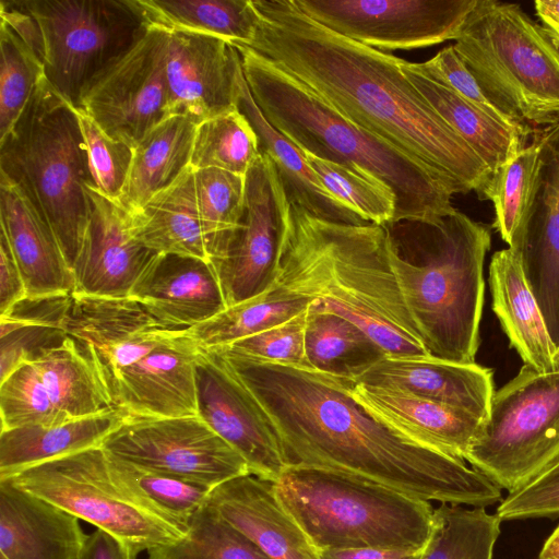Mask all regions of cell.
Instances as JSON below:
<instances>
[{
    "label": "cell",
    "mask_w": 559,
    "mask_h": 559,
    "mask_svg": "<svg viewBox=\"0 0 559 559\" xmlns=\"http://www.w3.org/2000/svg\"><path fill=\"white\" fill-rule=\"evenodd\" d=\"M195 383L198 415L246 461L251 475L276 481L287 467L278 437L219 350L202 348Z\"/></svg>",
    "instance_id": "16"
},
{
    "label": "cell",
    "mask_w": 559,
    "mask_h": 559,
    "mask_svg": "<svg viewBox=\"0 0 559 559\" xmlns=\"http://www.w3.org/2000/svg\"><path fill=\"white\" fill-rule=\"evenodd\" d=\"M214 349L267 415L287 467L349 474L426 501L485 508L501 500V488L464 461L368 414L349 393V378Z\"/></svg>",
    "instance_id": "1"
},
{
    "label": "cell",
    "mask_w": 559,
    "mask_h": 559,
    "mask_svg": "<svg viewBox=\"0 0 559 559\" xmlns=\"http://www.w3.org/2000/svg\"><path fill=\"white\" fill-rule=\"evenodd\" d=\"M501 520L484 507L441 503L420 559H492Z\"/></svg>",
    "instance_id": "36"
},
{
    "label": "cell",
    "mask_w": 559,
    "mask_h": 559,
    "mask_svg": "<svg viewBox=\"0 0 559 559\" xmlns=\"http://www.w3.org/2000/svg\"><path fill=\"white\" fill-rule=\"evenodd\" d=\"M165 32L148 28L86 87L78 107L111 139L132 148L169 117L164 71Z\"/></svg>",
    "instance_id": "15"
},
{
    "label": "cell",
    "mask_w": 559,
    "mask_h": 559,
    "mask_svg": "<svg viewBox=\"0 0 559 559\" xmlns=\"http://www.w3.org/2000/svg\"><path fill=\"white\" fill-rule=\"evenodd\" d=\"M200 221L211 261L226 252L240 225L245 207L246 176L217 168L193 170Z\"/></svg>",
    "instance_id": "39"
},
{
    "label": "cell",
    "mask_w": 559,
    "mask_h": 559,
    "mask_svg": "<svg viewBox=\"0 0 559 559\" xmlns=\"http://www.w3.org/2000/svg\"><path fill=\"white\" fill-rule=\"evenodd\" d=\"M234 46L249 91L269 123L302 152L383 181L396 198L392 221L433 219L454 210L455 189L432 168L350 122L251 48Z\"/></svg>",
    "instance_id": "5"
},
{
    "label": "cell",
    "mask_w": 559,
    "mask_h": 559,
    "mask_svg": "<svg viewBox=\"0 0 559 559\" xmlns=\"http://www.w3.org/2000/svg\"><path fill=\"white\" fill-rule=\"evenodd\" d=\"M0 414L1 430L73 420L55 407L32 361L23 362L0 381Z\"/></svg>",
    "instance_id": "44"
},
{
    "label": "cell",
    "mask_w": 559,
    "mask_h": 559,
    "mask_svg": "<svg viewBox=\"0 0 559 559\" xmlns=\"http://www.w3.org/2000/svg\"><path fill=\"white\" fill-rule=\"evenodd\" d=\"M55 407L67 418L78 419L115 408L91 350L70 336L31 360Z\"/></svg>",
    "instance_id": "30"
},
{
    "label": "cell",
    "mask_w": 559,
    "mask_h": 559,
    "mask_svg": "<svg viewBox=\"0 0 559 559\" xmlns=\"http://www.w3.org/2000/svg\"><path fill=\"white\" fill-rule=\"evenodd\" d=\"M237 107L253 127L261 153L275 166L289 204H297L328 221L354 225L368 223L331 195L309 166L305 153L269 123L255 104L243 75Z\"/></svg>",
    "instance_id": "27"
},
{
    "label": "cell",
    "mask_w": 559,
    "mask_h": 559,
    "mask_svg": "<svg viewBox=\"0 0 559 559\" xmlns=\"http://www.w3.org/2000/svg\"><path fill=\"white\" fill-rule=\"evenodd\" d=\"M407 66L417 74L451 90L491 117L510 126L531 129L512 121L488 99L453 45L441 49L435 57L425 62L412 63L407 61Z\"/></svg>",
    "instance_id": "47"
},
{
    "label": "cell",
    "mask_w": 559,
    "mask_h": 559,
    "mask_svg": "<svg viewBox=\"0 0 559 559\" xmlns=\"http://www.w3.org/2000/svg\"><path fill=\"white\" fill-rule=\"evenodd\" d=\"M9 479L110 534L136 555L177 542L187 532L120 485L102 447L34 465Z\"/></svg>",
    "instance_id": "10"
},
{
    "label": "cell",
    "mask_w": 559,
    "mask_h": 559,
    "mask_svg": "<svg viewBox=\"0 0 559 559\" xmlns=\"http://www.w3.org/2000/svg\"><path fill=\"white\" fill-rule=\"evenodd\" d=\"M164 71L169 117L201 122L237 109L243 73L233 44L199 33L165 32Z\"/></svg>",
    "instance_id": "18"
},
{
    "label": "cell",
    "mask_w": 559,
    "mask_h": 559,
    "mask_svg": "<svg viewBox=\"0 0 559 559\" xmlns=\"http://www.w3.org/2000/svg\"><path fill=\"white\" fill-rule=\"evenodd\" d=\"M289 203L278 173L263 153L246 175L240 225L214 266L227 307L270 289L281 274Z\"/></svg>",
    "instance_id": "14"
},
{
    "label": "cell",
    "mask_w": 559,
    "mask_h": 559,
    "mask_svg": "<svg viewBox=\"0 0 559 559\" xmlns=\"http://www.w3.org/2000/svg\"><path fill=\"white\" fill-rule=\"evenodd\" d=\"M356 382L397 389L463 409L484 424L495 394L491 369L432 356H385L353 378Z\"/></svg>",
    "instance_id": "22"
},
{
    "label": "cell",
    "mask_w": 559,
    "mask_h": 559,
    "mask_svg": "<svg viewBox=\"0 0 559 559\" xmlns=\"http://www.w3.org/2000/svg\"><path fill=\"white\" fill-rule=\"evenodd\" d=\"M129 297L175 330H188L227 308L213 262L173 253H156Z\"/></svg>",
    "instance_id": "20"
},
{
    "label": "cell",
    "mask_w": 559,
    "mask_h": 559,
    "mask_svg": "<svg viewBox=\"0 0 559 559\" xmlns=\"http://www.w3.org/2000/svg\"><path fill=\"white\" fill-rule=\"evenodd\" d=\"M330 31L378 50H409L457 37L477 0H293Z\"/></svg>",
    "instance_id": "13"
},
{
    "label": "cell",
    "mask_w": 559,
    "mask_h": 559,
    "mask_svg": "<svg viewBox=\"0 0 559 559\" xmlns=\"http://www.w3.org/2000/svg\"><path fill=\"white\" fill-rule=\"evenodd\" d=\"M382 226L391 270L428 354L475 362L490 228L455 209L433 219Z\"/></svg>",
    "instance_id": "4"
},
{
    "label": "cell",
    "mask_w": 559,
    "mask_h": 559,
    "mask_svg": "<svg viewBox=\"0 0 559 559\" xmlns=\"http://www.w3.org/2000/svg\"><path fill=\"white\" fill-rule=\"evenodd\" d=\"M129 218L135 238L147 249L211 261L191 166L173 185L129 214Z\"/></svg>",
    "instance_id": "28"
},
{
    "label": "cell",
    "mask_w": 559,
    "mask_h": 559,
    "mask_svg": "<svg viewBox=\"0 0 559 559\" xmlns=\"http://www.w3.org/2000/svg\"><path fill=\"white\" fill-rule=\"evenodd\" d=\"M274 491L313 547L424 549L432 526L429 501L340 472L288 466Z\"/></svg>",
    "instance_id": "6"
},
{
    "label": "cell",
    "mask_w": 559,
    "mask_h": 559,
    "mask_svg": "<svg viewBox=\"0 0 559 559\" xmlns=\"http://www.w3.org/2000/svg\"><path fill=\"white\" fill-rule=\"evenodd\" d=\"M453 46L512 121L546 128L559 122V50L519 4L477 0Z\"/></svg>",
    "instance_id": "8"
},
{
    "label": "cell",
    "mask_w": 559,
    "mask_h": 559,
    "mask_svg": "<svg viewBox=\"0 0 559 559\" xmlns=\"http://www.w3.org/2000/svg\"><path fill=\"white\" fill-rule=\"evenodd\" d=\"M0 223L21 270L27 298L70 296L75 277L59 241L26 193L0 174Z\"/></svg>",
    "instance_id": "23"
},
{
    "label": "cell",
    "mask_w": 559,
    "mask_h": 559,
    "mask_svg": "<svg viewBox=\"0 0 559 559\" xmlns=\"http://www.w3.org/2000/svg\"><path fill=\"white\" fill-rule=\"evenodd\" d=\"M94 185L107 198L117 201L127 181L133 148L108 136L81 107L73 106Z\"/></svg>",
    "instance_id": "45"
},
{
    "label": "cell",
    "mask_w": 559,
    "mask_h": 559,
    "mask_svg": "<svg viewBox=\"0 0 559 559\" xmlns=\"http://www.w3.org/2000/svg\"><path fill=\"white\" fill-rule=\"evenodd\" d=\"M0 174L26 193L73 267L91 216L86 186L94 181L73 105L46 78L0 141Z\"/></svg>",
    "instance_id": "7"
},
{
    "label": "cell",
    "mask_w": 559,
    "mask_h": 559,
    "mask_svg": "<svg viewBox=\"0 0 559 559\" xmlns=\"http://www.w3.org/2000/svg\"><path fill=\"white\" fill-rule=\"evenodd\" d=\"M86 537L76 516L0 479V559H76Z\"/></svg>",
    "instance_id": "25"
},
{
    "label": "cell",
    "mask_w": 559,
    "mask_h": 559,
    "mask_svg": "<svg viewBox=\"0 0 559 559\" xmlns=\"http://www.w3.org/2000/svg\"><path fill=\"white\" fill-rule=\"evenodd\" d=\"M91 204L88 227L73 264V294L124 298L156 252L134 236L128 212L86 186Z\"/></svg>",
    "instance_id": "19"
},
{
    "label": "cell",
    "mask_w": 559,
    "mask_h": 559,
    "mask_svg": "<svg viewBox=\"0 0 559 559\" xmlns=\"http://www.w3.org/2000/svg\"><path fill=\"white\" fill-rule=\"evenodd\" d=\"M41 39L47 81L78 107L88 84L147 31L132 0H23Z\"/></svg>",
    "instance_id": "11"
},
{
    "label": "cell",
    "mask_w": 559,
    "mask_h": 559,
    "mask_svg": "<svg viewBox=\"0 0 559 559\" xmlns=\"http://www.w3.org/2000/svg\"><path fill=\"white\" fill-rule=\"evenodd\" d=\"M260 156L258 135L237 107L198 123L190 166L246 176Z\"/></svg>",
    "instance_id": "38"
},
{
    "label": "cell",
    "mask_w": 559,
    "mask_h": 559,
    "mask_svg": "<svg viewBox=\"0 0 559 559\" xmlns=\"http://www.w3.org/2000/svg\"><path fill=\"white\" fill-rule=\"evenodd\" d=\"M245 45L310 88L350 122L426 164L456 193L481 194L492 173L404 73L402 59L336 34L293 0H252Z\"/></svg>",
    "instance_id": "2"
},
{
    "label": "cell",
    "mask_w": 559,
    "mask_h": 559,
    "mask_svg": "<svg viewBox=\"0 0 559 559\" xmlns=\"http://www.w3.org/2000/svg\"><path fill=\"white\" fill-rule=\"evenodd\" d=\"M278 281L355 323L385 356H430L391 270L381 225L328 221L289 204Z\"/></svg>",
    "instance_id": "3"
},
{
    "label": "cell",
    "mask_w": 559,
    "mask_h": 559,
    "mask_svg": "<svg viewBox=\"0 0 559 559\" xmlns=\"http://www.w3.org/2000/svg\"><path fill=\"white\" fill-rule=\"evenodd\" d=\"M306 355L311 369L352 379L385 357L359 326L316 299L307 312Z\"/></svg>",
    "instance_id": "34"
},
{
    "label": "cell",
    "mask_w": 559,
    "mask_h": 559,
    "mask_svg": "<svg viewBox=\"0 0 559 559\" xmlns=\"http://www.w3.org/2000/svg\"><path fill=\"white\" fill-rule=\"evenodd\" d=\"M538 159L527 211L509 246L559 349V122L537 139Z\"/></svg>",
    "instance_id": "17"
},
{
    "label": "cell",
    "mask_w": 559,
    "mask_h": 559,
    "mask_svg": "<svg viewBox=\"0 0 559 559\" xmlns=\"http://www.w3.org/2000/svg\"><path fill=\"white\" fill-rule=\"evenodd\" d=\"M538 559H559V526L547 538Z\"/></svg>",
    "instance_id": "53"
},
{
    "label": "cell",
    "mask_w": 559,
    "mask_h": 559,
    "mask_svg": "<svg viewBox=\"0 0 559 559\" xmlns=\"http://www.w3.org/2000/svg\"><path fill=\"white\" fill-rule=\"evenodd\" d=\"M559 457V369L531 366L495 392L488 420L465 461L509 493Z\"/></svg>",
    "instance_id": "9"
},
{
    "label": "cell",
    "mask_w": 559,
    "mask_h": 559,
    "mask_svg": "<svg viewBox=\"0 0 559 559\" xmlns=\"http://www.w3.org/2000/svg\"><path fill=\"white\" fill-rule=\"evenodd\" d=\"M307 312L308 309L281 324L218 349L275 364L311 369L306 355Z\"/></svg>",
    "instance_id": "46"
},
{
    "label": "cell",
    "mask_w": 559,
    "mask_h": 559,
    "mask_svg": "<svg viewBox=\"0 0 559 559\" xmlns=\"http://www.w3.org/2000/svg\"><path fill=\"white\" fill-rule=\"evenodd\" d=\"M538 159L535 141L495 171L478 197L490 200L495 207L492 227L509 246L527 211L533 192Z\"/></svg>",
    "instance_id": "43"
},
{
    "label": "cell",
    "mask_w": 559,
    "mask_h": 559,
    "mask_svg": "<svg viewBox=\"0 0 559 559\" xmlns=\"http://www.w3.org/2000/svg\"><path fill=\"white\" fill-rule=\"evenodd\" d=\"M0 141L13 129L39 83L44 63L4 20L0 23Z\"/></svg>",
    "instance_id": "41"
},
{
    "label": "cell",
    "mask_w": 559,
    "mask_h": 559,
    "mask_svg": "<svg viewBox=\"0 0 559 559\" xmlns=\"http://www.w3.org/2000/svg\"><path fill=\"white\" fill-rule=\"evenodd\" d=\"M423 549L355 548L320 551V559H420Z\"/></svg>",
    "instance_id": "51"
},
{
    "label": "cell",
    "mask_w": 559,
    "mask_h": 559,
    "mask_svg": "<svg viewBox=\"0 0 559 559\" xmlns=\"http://www.w3.org/2000/svg\"><path fill=\"white\" fill-rule=\"evenodd\" d=\"M496 515L501 521L559 515V457L501 500Z\"/></svg>",
    "instance_id": "48"
},
{
    "label": "cell",
    "mask_w": 559,
    "mask_h": 559,
    "mask_svg": "<svg viewBox=\"0 0 559 559\" xmlns=\"http://www.w3.org/2000/svg\"><path fill=\"white\" fill-rule=\"evenodd\" d=\"M148 28L189 32L248 45L257 29L252 0H132Z\"/></svg>",
    "instance_id": "33"
},
{
    "label": "cell",
    "mask_w": 559,
    "mask_h": 559,
    "mask_svg": "<svg viewBox=\"0 0 559 559\" xmlns=\"http://www.w3.org/2000/svg\"><path fill=\"white\" fill-rule=\"evenodd\" d=\"M136 556L116 537L96 530L87 535L76 559H136Z\"/></svg>",
    "instance_id": "50"
},
{
    "label": "cell",
    "mask_w": 559,
    "mask_h": 559,
    "mask_svg": "<svg viewBox=\"0 0 559 559\" xmlns=\"http://www.w3.org/2000/svg\"><path fill=\"white\" fill-rule=\"evenodd\" d=\"M348 390L373 418L407 439L465 462L484 423L472 414L397 389L348 380Z\"/></svg>",
    "instance_id": "21"
},
{
    "label": "cell",
    "mask_w": 559,
    "mask_h": 559,
    "mask_svg": "<svg viewBox=\"0 0 559 559\" xmlns=\"http://www.w3.org/2000/svg\"><path fill=\"white\" fill-rule=\"evenodd\" d=\"M401 67L439 116L476 153L493 174L525 147L532 129L507 124L451 90L411 70L402 59Z\"/></svg>",
    "instance_id": "32"
},
{
    "label": "cell",
    "mask_w": 559,
    "mask_h": 559,
    "mask_svg": "<svg viewBox=\"0 0 559 559\" xmlns=\"http://www.w3.org/2000/svg\"><path fill=\"white\" fill-rule=\"evenodd\" d=\"M313 300L289 289L277 280L263 294L227 307L187 332L202 348H223L298 316Z\"/></svg>",
    "instance_id": "35"
},
{
    "label": "cell",
    "mask_w": 559,
    "mask_h": 559,
    "mask_svg": "<svg viewBox=\"0 0 559 559\" xmlns=\"http://www.w3.org/2000/svg\"><path fill=\"white\" fill-rule=\"evenodd\" d=\"M207 503L270 559H320L319 551L278 501L273 481L241 475L214 488Z\"/></svg>",
    "instance_id": "24"
},
{
    "label": "cell",
    "mask_w": 559,
    "mask_h": 559,
    "mask_svg": "<svg viewBox=\"0 0 559 559\" xmlns=\"http://www.w3.org/2000/svg\"><path fill=\"white\" fill-rule=\"evenodd\" d=\"M492 310L524 365L540 372L559 369V349L511 248L496 251L489 264Z\"/></svg>",
    "instance_id": "26"
},
{
    "label": "cell",
    "mask_w": 559,
    "mask_h": 559,
    "mask_svg": "<svg viewBox=\"0 0 559 559\" xmlns=\"http://www.w3.org/2000/svg\"><path fill=\"white\" fill-rule=\"evenodd\" d=\"M100 447L135 465L210 489L250 474L246 461L199 416L126 414Z\"/></svg>",
    "instance_id": "12"
},
{
    "label": "cell",
    "mask_w": 559,
    "mask_h": 559,
    "mask_svg": "<svg viewBox=\"0 0 559 559\" xmlns=\"http://www.w3.org/2000/svg\"><path fill=\"white\" fill-rule=\"evenodd\" d=\"M106 456L110 473L120 485L186 531L192 515L212 492L205 486L135 465L107 452Z\"/></svg>",
    "instance_id": "37"
},
{
    "label": "cell",
    "mask_w": 559,
    "mask_h": 559,
    "mask_svg": "<svg viewBox=\"0 0 559 559\" xmlns=\"http://www.w3.org/2000/svg\"><path fill=\"white\" fill-rule=\"evenodd\" d=\"M305 155L324 189L364 221L382 226L393 219L396 198L383 181L354 168Z\"/></svg>",
    "instance_id": "42"
},
{
    "label": "cell",
    "mask_w": 559,
    "mask_h": 559,
    "mask_svg": "<svg viewBox=\"0 0 559 559\" xmlns=\"http://www.w3.org/2000/svg\"><path fill=\"white\" fill-rule=\"evenodd\" d=\"M198 123L190 116H171L133 147L129 175L117 202L129 213L173 185L189 167Z\"/></svg>",
    "instance_id": "29"
},
{
    "label": "cell",
    "mask_w": 559,
    "mask_h": 559,
    "mask_svg": "<svg viewBox=\"0 0 559 559\" xmlns=\"http://www.w3.org/2000/svg\"><path fill=\"white\" fill-rule=\"evenodd\" d=\"M147 559L270 558L206 502L192 515L182 538L147 550Z\"/></svg>",
    "instance_id": "40"
},
{
    "label": "cell",
    "mask_w": 559,
    "mask_h": 559,
    "mask_svg": "<svg viewBox=\"0 0 559 559\" xmlns=\"http://www.w3.org/2000/svg\"><path fill=\"white\" fill-rule=\"evenodd\" d=\"M126 413L111 411L53 426H25L1 430L0 479L68 454L100 447Z\"/></svg>",
    "instance_id": "31"
},
{
    "label": "cell",
    "mask_w": 559,
    "mask_h": 559,
    "mask_svg": "<svg viewBox=\"0 0 559 559\" xmlns=\"http://www.w3.org/2000/svg\"><path fill=\"white\" fill-rule=\"evenodd\" d=\"M26 298L21 270L5 237L0 234V317L9 314Z\"/></svg>",
    "instance_id": "49"
},
{
    "label": "cell",
    "mask_w": 559,
    "mask_h": 559,
    "mask_svg": "<svg viewBox=\"0 0 559 559\" xmlns=\"http://www.w3.org/2000/svg\"><path fill=\"white\" fill-rule=\"evenodd\" d=\"M534 5L543 28L559 50V0H536Z\"/></svg>",
    "instance_id": "52"
}]
</instances>
